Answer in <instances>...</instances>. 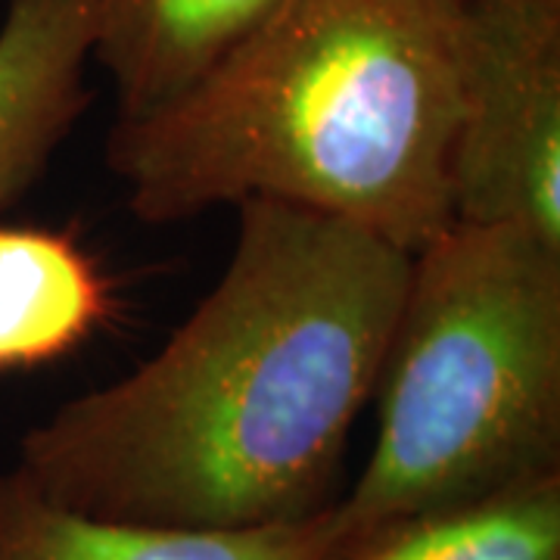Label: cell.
I'll list each match as a JSON object with an SVG mask.
<instances>
[{
    "label": "cell",
    "instance_id": "6da1fadb",
    "mask_svg": "<svg viewBox=\"0 0 560 560\" xmlns=\"http://www.w3.org/2000/svg\"><path fill=\"white\" fill-rule=\"evenodd\" d=\"M237 209L224 275L160 352L20 440L13 467L50 501L187 529L302 523L340 501L411 253L290 202Z\"/></svg>",
    "mask_w": 560,
    "mask_h": 560
},
{
    "label": "cell",
    "instance_id": "7a4b0ae2",
    "mask_svg": "<svg viewBox=\"0 0 560 560\" xmlns=\"http://www.w3.org/2000/svg\"><path fill=\"white\" fill-rule=\"evenodd\" d=\"M464 20L467 0H278L187 97L116 121L106 165L147 224L278 200L418 253L455 221Z\"/></svg>",
    "mask_w": 560,
    "mask_h": 560
},
{
    "label": "cell",
    "instance_id": "3957f363",
    "mask_svg": "<svg viewBox=\"0 0 560 560\" xmlns=\"http://www.w3.org/2000/svg\"><path fill=\"white\" fill-rule=\"evenodd\" d=\"M377 440L334 539L560 470V249L452 221L411 253L383 352Z\"/></svg>",
    "mask_w": 560,
    "mask_h": 560
},
{
    "label": "cell",
    "instance_id": "277c9868",
    "mask_svg": "<svg viewBox=\"0 0 560 560\" xmlns=\"http://www.w3.org/2000/svg\"><path fill=\"white\" fill-rule=\"evenodd\" d=\"M448 202L560 249V0H467Z\"/></svg>",
    "mask_w": 560,
    "mask_h": 560
},
{
    "label": "cell",
    "instance_id": "5b68a950",
    "mask_svg": "<svg viewBox=\"0 0 560 560\" xmlns=\"http://www.w3.org/2000/svg\"><path fill=\"white\" fill-rule=\"evenodd\" d=\"M278 0H84L88 54L116 88V121L187 97L259 28Z\"/></svg>",
    "mask_w": 560,
    "mask_h": 560
},
{
    "label": "cell",
    "instance_id": "8992f818",
    "mask_svg": "<svg viewBox=\"0 0 560 560\" xmlns=\"http://www.w3.org/2000/svg\"><path fill=\"white\" fill-rule=\"evenodd\" d=\"M330 511L253 529L103 521L50 501L10 467L0 470V560H320L334 539Z\"/></svg>",
    "mask_w": 560,
    "mask_h": 560
},
{
    "label": "cell",
    "instance_id": "52a82bcc",
    "mask_svg": "<svg viewBox=\"0 0 560 560\" xmlns=\"http://www.w3.org/2000/svg\"><path fill=\"white\" fill-rule=\"evenodd\" d=\"M84 0H10L0 22V212L32 190L84 116Z\"/></svg>",
    "mask_w": 560,
    "mask_h": 560
},
{
    "label": "cell",
    "instance_id": "ba28073f",
    "mask_svg": "<svg viewBox=\"0 0 560 560\" xmlns=\"http://www.w3.org/2000/svg\"><path fill=\"white\" fill-rule=\"evenodd\" d=\"M320 560H560V470L364 526Z\"/></svg>",
    "mask_w": 560,
    "mask_h": 560
},
{
    "label": "cell",
    "instance_id": "9c48e42d",
    "mask_svg": "<svg viewBox=\"0 0 560 560\" xmlns=\"http://www.w3.org/2000/svg\"><path fill=\"white\" fill-rule=\"evenodd\" d=\"M109 308V283L72 237L0 224V374L69 355Z\"/></svg>",
    "mask_w": 560,
    "mask_h": 560
}]
</instances>
